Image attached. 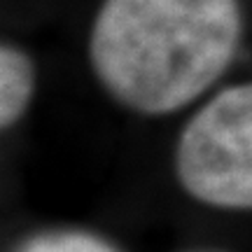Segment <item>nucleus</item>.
Instances as JSON below:
<instances>
[{
	"instance_id": "nucleus-1",
	"label": "nucleus",
	"mask_w": 252,
	"mask_h": 252,
	"mask_svg": "<svg viewBox=\"0 0 252 252\" xmlns=\"http://www.w3.org/2000/svg\"><path fill=\"white\" fill-rule=\"evenodd\" d=\"M238 0H105L89 59L126 108L166 115L201 96L234 61Z\"/></svg>"
},
{
	"instance_id": "nucleus-2",
	"label": "nucleus",
	"mask_w": 252,
	"mask_h": 252,
	"mask_svg": "<svg viewBox=\"0 0 252 252\" xmlns=\"http://www.w3.org/2000/svg\"><path fill=\"white\" fill-rule=\"evenodd\" d=\"M175 173L201 203L252 210V82L224 89L189 119Z\"/></svg>"
},
{
	"instance_id": "nucleus-3",
	"label": "nucleus",
	"mask_w": 252,
	"mask_h": 252,
	"mask_svg": "<svg viewBox=\"0 0 252 252\" xmlns=\"http://www.w3.org/2000/svg\"><path fill=\"white\" fill-rule=\"evenodd\" d=\"M33 94V65L21 49L5 45L0 52V122L12 126Z\"/></svg>"
},
{
	"instance_id": "nucleus-4",
	"label": "nucleus",
	"mask_w": 252,
	"mask_h": 252,
	"mask_svg": "<svg viewBox=\"0 0 252 252\" xmlns=\"http://www.w3.org/2000/svg\"><path fill=\"white\" fill-rule=\"evenodd\" d=\"M19 252H117L98 236L82 231H59V234L35 236L21 245Z\"/></svg>"
}]
</instances>
